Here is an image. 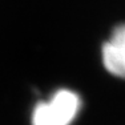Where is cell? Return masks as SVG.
<instances>
[{
	"instance_id": "6da1fadb",
	"label": "cell",
	"mask_w": 125,
	"mask_h": 125,
	"mask_svg": "<svg viewBox=\"0 0 125 125\" xmlns=\"http://www.w3.org/2000/svg\"><path fill=\"white\" fill-rule=\"evenodd\" d=\"M83 101L77 92L57 89L48 100L39 101L31 115V125H71L81 111Z\"/></svg>"
},
{
	"instance_id": "7a4b0ae2",
	"label": "cell",
	"mask_w": 125,
	"mask_h": 125,
	"mask_svg": "<svg viewBox=\"0 0 125 125\" xmlns=\"http://www.w3.org/2000/svg\"><path fill=\"white\" fill-rule=\"evenodd\" d=\"M101 57L105 69L111 75L125 80V23L113 28L103 45Z\"/></svg>"
}]
</instances>
